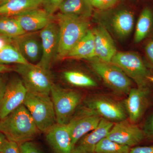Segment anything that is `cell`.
<instances>
[{"label":"cell","mask_w":153,"mask_h":153,"mask_svg":"<svg viewBox=\"0 0 153 153\" xmlns=\"http://www.w3.org/2000/svg\"><path fill=\"white\" fill-rule=\"evenodd\" d=\"M145 53L148 59L153 65V41H150L146 45Z\"/></svg>","instance_id":"obj_34"},{"label":"cell","mask_w":153,"mask_h":153,"mask_svg":"<svg viewBox=\"0 0 153 153\" xmlns=\"http://www.w3.org/2000/svg\"><path fill=\"white\" fill-rule=\"evenodd\" d=\"M134 22L133 13L126 10L115 12L111 19L113 30L119 37L122 38L128 37L131 33Z\"/></svg>","instance_id":"obj_19"},{"label":"cell","mask_w":153,"mask_h":153,"mask_svg":"<svg viewBox=\"0 0 153 153\" xmlns=\"http://www.w3.org/2000/svg\"><path fill=\"white\" fill-rule=\"evenodd\" d=\"M89 60L94 71L112 91L119 95L128 94L131 88V79L120 68L96 57Z\"/></svg>","instance_id":"obj_6"},{"label":"cell","mask_w":153,"mask_h":153,"mask_svg":"<svg viewBox=\"0 0 153 153\" xmlns=\"http://www.w3.org/2000/svg\"><path fill=\"white\" fill-rule=\"evenodd\" d=\"M150 89L131 88L125 100L124 105L129 120L136 124L142 118L150 104Z\"/></svg>","instance_id":"obj_13"},{"label":"cell","mask_w":153,"mask_h":153,"mask_svg":"<svg viewBox=\"0 0 153 153\" xmlns=\"http://www.w3.org/2000/svg\"><path fill=\"white\" fill-rule=\"evenodd\" d=\"M7 140V139L5 135L2 133L0 132V152L2 149L3 146L4 145L5 143Z\"/></svg>","instance_id":"obj_38"},{"label":"cell","mask_w":153,"mask_h":153,"mask_svg":"<svg viewBox=\"0 0 153 153\" xmlns=\"http://www.w3.org/2000/svg\"><path fill=\"white\" fill-rule=\"evenodd\" d=\"M13 71H14L13 68L5 64H0V74H4Z\"/></svg>","instance_id":"obj_37"},{"label":"cell","mask_w":153,"mask_h":153,"mask_svg":"<svg viewBox=\"0 0 153 153\" xmlns=\"http://www.w3.org/2000/svg\"><path fill=\"white\" fill-rule=\"evenodd\" d=\"M45 134L47 143L54 153H72L73 146L67 125L57 123Z\"/></svg>","instance_id":"obj_17"},{"label":"cell","mask_w":153,"mask_h":153,"mask_svg":"<svg viewBox=\"0 0 153 153\" xmlns=\"http://www.w3.org/2000/svg\"><path fill=\"white\" fill-rule=\"evenodd\" d=\"M28 63L29 62L13 45H7L0 49V64H20Z\"/></svg>","instance_id":"obj_26"},{"label":"cell","mask_w":153,"mask_h":153,"mask_svg":"<svg viewBox=\"0 0 153 153\" xmlns=\"http://www.w3.org/2000/svg\"><path fill=\"white\" fill-rule=\"evenodd\" d=\"M65 0H43L42 5L43 9L48 13L53 15L59 10L60 6Z\"/></svg>","instance_id":"obj_28"},{"label":"cell","mask_w":153,"mask_h":153,"mask_svg":"<svg viewBox=\"0 0 153 153\" xmlns=\"http://www.w3.org/2000/svg\"><path fill=\"white\" fill-rule=\"evenodd\" d=\"M63 75L66 82L75 87L92 88L97 85L93 78L82 71L69 70L64 71Z\"/></svg>","instance_id":"obj_24"},{"label":"cell","mask_w":153,"mask_h":153,"mask_svg":"<svg viewBox=\"0 0 153 153\" xmlns=\"http://www.w3.org/2000/svg\"><path fill=\"white\" fill-rule=\"evenodd\" d=\"M15 17L26 33H34L42 30L50 23L56 21V17L44 9L38 8Z\"/></svg>","instance_id":"obj_16"},{"label":"cell","mask_w":153,"mask_h":153,"mask_svg":"<svg viewBox=\"0 0 153 153\" xmlns=\"http://www.w3.org/2000/svg\"><path fill=\"white\" fill-rule=\"evenodd\" d=\"M106 137L131 148L137 146L146 139L143 130L127 119L114 123Z\"/></svg>","instance_id":"obj_10"},{"label":"cell","mask_w":153,"mask_h":153,"mask_svg":"<svg viewBox=\"0 0 153 153\" xmlns=\"http://www.w3.org/2000/svg\"><path fill=\"white\" fill-rule=\"evenodd\" d=\"M93 9L90 0H65L59 10L62 14L89 19Z\"/></svg>","instance_id":"obj_22"},{"label":"cell","mask_w":153,"mask_h":153,"mask_svg":"<svg viewBox=\"0 0 153 153\" xmlns=\"http://www.w3.org/2000/svg\"><path fill=\"white\" fill-rule=\"evenodd\" d=\"M8 1L9 0H0V6L2 5Z\"/></svg>","instance_id":"obj_39"},{"label":"cell","mask_w":153,"mask_h":153,"mask_svg":"<svg viewBox=\"0 0 153 153\" xmlns=\"http://www.w3.org/2000/svg\"><path fill=\"white\" fill-rule=\"evenodd\" d=\"M148 79L150 82H152L153 83V76L151 75V76H149V77H148Z\"/></svg>","instance_id":"obj_40"},{"label":"cell","mask_w":153,"mask_h":153,"mask_svg":"<svg viewBox=\"0 0 153 153\" xmlns=\"http://www.w3.org/2000/svg\"><path fill=\"white\" fill-rule=\"evenodd\" d=\"M83 103V109L111 122L121 121L127 117L124 103L108 96L91 95Z\"/></svg>","instance_id":"obj_7"},{"label":"cell","mask_w":153,"mask_h":153,"mask_svg":"<svg viewBox=\"0 0 153 153\" xmlns=\"http://www.w3.org/2000/svg\"><path fill=\"white\" fill-rule=\"evenodd\" d=\"M3 74H0V102L4 95L7 82L3 76Z\"/></svg>","instance_id":"obj_36"},{"label":"cell","mask_w":153,"mask_h":153,"mask_svg":"<svg viewBox=\"0 0 153 153\" xmlns=\"http://www.w3.org/2000/svg\"><path fill=\"white\" fill-rule=\"evenodd\" d=\"M14 71L21 76L28 92L50 95L53 82L51 71L38 64H16Z\"/></svg>","instance_id":"obj_5"},{"label":"cell","mask_w":153,"mask_h":153,"mask_svg":"<svg viewBox=\"0 0 153 153\" xmlns=\"http://www.w3.org/2000/svg\"><path fill=\"white\" fill-rule=\"evenodd\" d=\"M92 31L94 36L96 57L102 61L111 62L117 52L111 36L102 25H99Z\"/></svg>","instance_id":"obj_18"},{"label":"cell","mask_w":153,"mask_h":153,"mask_svg":"<svg viewBox=\"0 0 153 153\" xmlns=\"http://www.w3.org/2000/svg\"><path fill=\"white\" fill-rule=\"evenodd\" d=\"M129 153H153V145L133 147L131 148Z\"/></svg>","instance_id":"obj_33"},{"label":"cell","mask_w":153,"mask_h":153,"mask_svg":"<svg viewBox=\"0 0 153 153\" xmlns=\"http://www.w3.org/2000/svg\"><path fill=\"white\" fill-rule=\"evenodd\" d=\"M114 123L102 118L98 126L82 137L76 143L72 153H94L97 146L105 137Z\"/></svg>","instance_id":"obj_14"},{"label":"cell","mask_w":153,"mask_h":153,"mask_svg":"<svg viewBox=\"0 0 153 153\" xmlns=\"http://www.w3.org/2000/svg\"><path fill=\"white\" fill-rule=\"evenodd\" d=\"M1 152L2 153H21L19 144L8 140Z\"/></svg>","instance_id":"obj_32"},{"label":"cell","mask_w":153,"mask_h":153,"mask_svg":"<svg viewBox=\"0 0 153 153\" xmlns=\"http://www.w3.org/2000/svg\"><path fill=\"white\" fill-rule=\"evenodd\" d=\"M33 33H26L13 38V44L29 63L39 62L42 55L41 38Z\"/></svg>","instance_id":"obj_15"},{"label":"cell","mask_w":153,"mask_h":153,"mask_svg":"<svg viewBox=\"0 0 153 153\" xmlns=\"http://www.w3.org/2000/svg\"><path fill=\"white\" fill-rule=\"evenodd\" d=\"M43 0H9L0 6V16H15L38 8Z\"/></svg>","instance_id":"obj_20"},{"label":"cell","mask_w":153,"mask_h":153,"mask_svg":"<svg viewBox=\"0 0 153 153\" xmlns=\"http://www.w3.org/2000/svg\"><path fill=\"white\" fill-rule=\"evenodd\" d=\"M0 132L19 144L31 141L41 132L24 104L0 120Z\"/></svg>","instance_id":"obj_1"},{"label":"cell","mask_w":153,"mask_h":153,"mask_svg":"<svg viewBox=\"0 0 153 153\" xmlns=\"http://www.w3.org/2000/svg\"><path fill=\"white\" fill-rule=\"evenodd\" d=\"M21 153H43L37 145L31 141L19 144Z\"/></svg>","instance_id":"obj_31"},{"label":"cell","mask_w":153,"mask_h":153,"mask_svg":"<svg viewBox=\"0 0 153 153\" xmlns=\"http://www.w3.org/2000/svg\"><path fill=\"white\" fill-rule=\"evenodd\" d=\"M0 153H2L1 152H0Z\"/></svg>","instance_id":"obj_41"},{"label":"cell","mask_w":153,"mask_h":153,"mask_svg":"<svg viewBox=\"0 0 153 153\" xmlns=\"http://www.w3.org/2000/svg\"><path fill=\"white\" fill-rule=\"evenodd\" d=\"M143 130L146 138L153 142V113L147 119Z\"/></svg>","instance_id":"obj_30"},{"label":"cell","mask_w":153,"mask_h":153,"mask_svg":"<svg viewBox=\"0 0 153 153\" xmlns=\"http://www.w3.org/2000/svg\"><path fill=\"white\" fill-rule=\"evenodd\" d=\"M24 105L41 132L46 134L57 123L54 105L50 95L28 92Z\"/></svg>","instance_id":"obj_3"},{"label":"cell","mask_w":153,"mask_h":153,"mask_svg":"<svg viewBox=\"0 0 153 153\" xmlns=\"http://www.w3.org/2000/svg\"><path fill=\"white\" fill-rule=\"evenodd\" d=\"M153 22L152 12L149 8H145L137 22L134 38L136 43H140L146 38L152 29Z\"/></svg>","instance_id":"obj_23"},{"label":"cell","mask_w":153,"mask_h":153,"mask_svg":"<svg viewBox=\"0 0 153 153\" xmlns=\"http://www.w3.org/2000/svg\"><path fill=\"white\" fill-rule=\"evenodd\" d=\"M50 95L54 105L57 123L68 124L82 103V94L78 91L64 88L54 83Z\"/></svg>","instance_id":"obj_4"},{"label":"cell","mask_w":153,"mask_h":153,"mask_svg":"<svg viewBox=\"0 0 153 153\" xmlns=\"http://www.w3.org/2000/svg\"><path fill=\"white\" fill-rule=\"evenodd\" d=\"M27 92L21 78L16 76L7 81L0 102V120L24 104Z\"/></svg>","instance_id":"obj_9"},{"label":"cell","mask_w":153,"mask_h":153,"mask_svg":"<svg viewBox=\"0 0 153 153\" xmlns=\"http://www.w3.org/2000/svg\"><path fill=\"white\" fill-rule=\"evenodd\" d=\"M130 149L105 137L97 146L94 153H129Z\"/></svg>","instance_id":"obj_27"},{"label":"cell","mask_w":153,"mask_h":153,"mask_svg":"<svg viewBox=\"0 0 153 153\" xmlns=\"http://www.w3.org/2000/svg\"><path fill=\"white\" fill-rule=\"evenodd\" d=\"M13 38L0 34V49L7 45H13Z\"/></svg>","instance_id":"obj_35"},{"label":"cell","mask_w":153,"mask_h":153,"mask_svg":"<svg viewBox=\"0 0 153 153\" xmlns=\"http://www.w3.org/2000/svg\"><path fill=\"white\" fill-rule=\"evenodd\" d=\"M118 0H90L93 8L100 10H106L111 8L117 3Z\"/></svg>","instance_id":"obj_29"},{"label":"cell","mask_w":153,"mask_h":153,"mask_svg":"<svg viewBox=\"0 0 153 153\" xmlns=\"http://www.w3.org/2000/svg\"><path fill=\"white\" fill-rule=\"evenodd\" d=\"M102 118L81 108L76 110L74 116L67 125L73 148L83 136L98 126Z\"/></svg>","instance_id":"obj_12"},{"label":"cell","mask_w":153,"mask_h":153,"mask_svg":"<svg viewBox=\"0 0 153 153\" xmlns=\"http://www.w3.org/2000/svg\"><path fill=\"white\" fill-rule=\"evenodd\" d=\"M42 55L37 63L39 66L50 70L51 65L57 56L59 41V28L56 21L50 23L40 33Z\"/></svg>","instance_id":"obj_11"},{"label":"cell","mask_w":153,"mask_h":153,"mask_svg":"<svg viewBox=\"0 0 153 153\" xmlns=\"http://www.w3.org/2000/svg\"><path fill=\"white\" fill-rule=\"evenodd\" d=\"M26 33L15 17L0 16V34L14 38Z\"/></svg>","instance_id":"obj_25"},{"label":"cell","mask_w":153,"mask_h":153,"mask_svg":"<svg viewBox=\"0 0 153 153\" xmlns=\"http://www.w3.org/2000/svg\"><path fill=\"white\" fill-rule=\"evenodd\" d=\"M111 62L120 68L130 79H132L137 87L149 88V81L148 77L151 76V73L138 53L117 52Z\"/></svg>","instance_id":"obj_8"},{"label":"cell","mask_w":153,"mask_h":153,"mask_svg":"<svg viewBox=\"0 0 153 153\" xmlns=\"http://www.w3.org/2000/svg\"><path fill=\"white\" fill-rule=\"evenodd\" d=\"M56 21L59 28L57 56L67 57L68 53L89 30L88 19L59 13Z\"/></svg>","instance_id":"obj_2"},{"label":"cell","mask_w":153,"mask_h":153,"mask_svg":"<svg viewBox=\"0 0 153 153\" xmlns=\"http://www.w3.org/2000/svg\"><path fill=\"white\" fill-rule=\"evenodd\" d=\"M67 57L88 60L96 57L94 36L92 30L87 31L71 49Z\"/></svg>","instance_id":"obj_21"}]
</instances>
